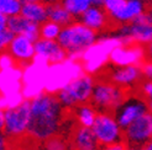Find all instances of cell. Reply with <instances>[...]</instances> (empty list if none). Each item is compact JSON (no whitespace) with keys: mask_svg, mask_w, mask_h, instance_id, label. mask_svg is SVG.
I'll return each instance as SVG.
<instances>
[{"mask_svg":"<svg viewBox=\"0 0 152 150\" xmlns=\"http://www.w3.org/2000/svg\"><path fill=\"white\" fill-rule=\"evenodd\" d=\"M61 4L72 15L73 19H79L93 5L92 0H62Z\"/></svg>","mask_w":152,"mask_h":150,"instance_id":"21","label":"cell"},{"mask_svg":"<svg viewBox=\"0 0 152 150\" xmlns=\"http://www.w3.org/2000/svg\"><path fill=\"white\" fill-rule=\"evenodd\" d=\"M143 10H145V6H143V3L141 0H127L124 9L121 10L119 16L116 17L115 22H118V24H130L137 16L145 12Z\"/></svg>","mask_w":152,"mask_h":150,"instance_id":"19","label":"cell"},{"mask_svg":"<svg viewBox=\"0 0 152 150\" xmlns=\"http://www.w3.org/2000/svg\"><path fill=\"white\" fill-rule=\"evenodd\" d=\"M35 53L36 58H39L51 65L62 64L68 59L66 50L59 46L57 41L40 38L39 41L35 42Z\"/></svg>","mask_w":152,"mask_h":150,"instance_id":"14","label":"cell"},{"mask_svg":"<svg viewBox=\"0 0 152 150\" xmlns=\"http://www.w3.org/2000/svg\"><path fill=\"white\" fill-rule=\"evenodd\" d=\"M145 59V49L140 44H129V46L115 47L109 56V61L115 66L141 65Z\"/></svg>","mask_w":152,"mask_h":150,"instance_id":"11","label":"cell"},{"mask_svg":"<svg viewBox=\"0 0 152 150\" xmlns=\"http://www.w3.org/2000/svg\"><path fill=\"white\" fill-rule=\"evenodd\" d=\"M41 1L43 4H46V5H51V4H56V3H61L62 0H41Z\"/></svg>","mask_w":152,"mask_h":150,"instance_id":"34","label":"cell"},{"mask_svg":"<svg viewBox=\"0 0 152 150\" xmlns=\"http://www.w3.org/2000/svg\"><path fill=\"white\" fill-rule=\"evenodd\" d=\"M147 57L148 59V62H152V42L148 43V46H147V49L145 50V58Z\"/></svg>","mask_w":152,"mask_h":150,"instance_id":"32","label":"cell"},{"mask_svg":"<svg viewBox=\"0 0 152 150\" xmlns=\"http://www.w3.org/2000/svg\"><path fill=\"white\" fill-rule=\"evenodd\" d=\"M127 96L125 89L111 84L108 80H100L94 84V89L90 97V105L98 111L110 113Z\"/></svg>","mask_w":152,"mask_h":150,"instance_id":"5","label":"cell"},{"mask_svg":"<svg viewBox=\"0 0 152 150\" xmlns=\"http://www.w3.org/2000/svg\"><path fill=\"white\" fill-rule=\"evenodd\" d=\"M22 4H26V3H35V1H41V0H20Z\"/></svg>","mask_w":152,"mask_h":150,"instance_id":"36","label":"cell"},{"mask_svg":"<svg viewBox=\"0 0 152 150\" xmlns=\"http://www.w3.org/2000/svg\"><path fill=\"white\" fill-rule=\"evenodd\" d=\"M6 52L11 61L18 63L21 68H27L36 58L35 43L24 36H15Z\"/></svg>","mask_w":152,"mask_h":150,"instance_id":"12","label":"cell"},{"mask_svg":"<svg viewBox=\"0 0 152 150\" xmlns=\"http://www.w3.org/2000/svg\"><path fill=\"white\" fill-rule=\"evenodd\" d=\"M20 15L25 20L41 26L43 22L47 21V5L42 1L22 4Z\"/></svg>","mask_w":152,"mask_h":150,"instance_id":"16","label":"cell"},{"mask_svg":"<svg viewBox=\"0 0 152 150\" xmlns=\"http://www.w3.org/2000/svg\"><path fill=\"white\" fill-rule=\"evenodd\" d=\"M126 150H142L141 148H136V146H129Z\"/></svg>","mask_w":152,"mask_h":150,"instance_id":"37","label":"cell"},{"mask_svg":"<svg viewBox=\"0 0 152 150\" xmlns=\"http://www.w3.org/2000/svg\"><path fill=\"white\" fill-rule=\"evenodd\" d=\"M124 138L129 146L142 148L152 140V115L146 113L124 129Z\"/></svg>","mask_w":152,"mask_h":150,"instance_id":"10","label":"cell"},{"mask_svg":"<svg viewBox=\"0 0 152 150\" xmlns=\"http://www.w3.org/2000/svg\"><path fill=\"white\" fill-rule=\"evenodd\" d=\"M7 28V17L5 16L4 14L0 12V31Z\"/></svg>","mask_w":152,"mask_h":150,"instance_id":"31","label":"cell"},{"mask_svg":"<svg viewBox=\"0 0 152 150\" xmlns=\"http://www.w3.org/2000/svg\"><path fill=\"white\" fill-rule=\"evenodd\" d=\"M31 119L27 134L31 138L46 141L57 136L64 118V108L56 94L40 91L30 100Z\"/></svg>","mask_w":152,"mask_h":150,"instance_id":"1","label":"cell"},{"mask_svg":"<svg viewBox=\"0 0 152 150\" xmlns=\"http://www.w3.org/2000/svg\"><path fill=\"white\" fill-rule=\"evenodd\" d=\"M19 36H24L27 40H30L32 43L40 40V25H36L34 22H30L27 20L24 21L21 27V31Z\"/></svg>","mask_w":152,"mask_h":150,"instance_id":"24","label":"cell"},{"mask_svg":"<svg viewBox=\"0 0 152 150\" xmlns=\"http://www.w3.org/2000/svg\"><path fill=\"white\" fill-rule=\"evenodd\" d=\"M74 150H98L99 143L90 128L78 127L73 133Z\"/></svg>","mask_w":152,"mask_h":150,"instance_id":"17","label":"cell"},{"mask_svg":"<svg viewBox=\"0 0 152 150\" xmlns=\"http://www.w3.org/2000/svg\"><path fill=\"white\" fill-rule=\"evenodd\" d=\"M4 125H5V117H4V110L0 108V133L4 132Z\"/></svg>","mask_w":152,"mask_h":150,"instance_id":"33","label":"cell"},{"mask_svg":"<svg viewBox=\"0 0 152 150\" xmlns=\"http://www.w3.org/2000/svg\"><path fill=\"white\" fill-rule=\"evenodd\" d=\"M146 113H148V107L145 97L140 95H127L125 100L114 110L113 116L120 128L124 131Z\"/></svg>","mask_w":152,"mask_h":150,"instance_id":"7","label":"cell"},{"mask_svg":"<svg viewBox=\"0 0 152 150\" xmlns=\"http://www.w3.org/2000/svg\"><path fill=\"white\" fill-rule=\"evenodd\" d=\"M74 110V117H75V121L79 124V127H84V128H92L94 122H95V118L98 112L96 110L90 105L88 103H83L77 106Z\"/></svg>","mask_w":152,"mask_h":150,"instance_id":"20","label":"cell"},{"mask_svg":"<svg viewBox=\"0 0 152 150\" xmlns=\"http://www.w3.org/2000/svg\"><path fill=\"white\" fill-rule=\"evenodd\" d=\"M121 46L129 44H148L152 42V14L143 12L130 24H125L113 35Z\"/></svg>","mask_w":152,"mask_h":150,"instance_id":"4","label":"cell"},{"mask_svg":"<svg viewBox=\"0 0 152 150\" xmlns=\"http://www.w3.org/2000/svg\"><path fill=\"white\" fill-rule=\"evenodd\" d=\"M0 69H1V68H0Z\"/></svg>","mask_w":152,"mask_h":150,"instance_id":"40","label":"cell"},{"mask_svg":"<svg viewBox=\"0 0 152 150\" xmlns=\"http://www.w3.org/2000/svg\"><path fill=\"white\" fill-rule=\"evenodd\" d=\"M141 92H142V96L147 99L146 102H147L148 112L152 115V81H146L145 84H142Z\"/></svg>","mask_w":152,"mask_h":150,"instance_id":"27","label":"cell"},{"mask_svg":"<svg viewBox=\"0 0 152 150\" xmlns=\"http://www.w3.org/2000/svg\"><path fill=\"white\" fill-rule=\"evenodd\" d=\"M126 149H127V146L123 141H120V143H114L110 145H106V146H104L103 150H126Z\"/></svg>","mask_w":152,"mask_h":150,"instance_id":"29","label":"cell"},{"mask_svg":"<svg viewBox=\"0 0 152 150\" xmlns=\"http://www.w3.org/2000/svg\"><path fill=\"white\" fill-rule=\"evenodd\" d=\"M94 84L95 81L92 75L82 73L59 87L56 96L64 110L75 108L79 105L88 103L90 101Z\"/></svg>","mask_w":152,"mask_h":150,"instance_id":"3","label":"cell"},{"mask_svg":"<svg viewBox=\"0 0 152 150\" xmlns=\"http://www.w3.org/2000/svg\"><path fill=\"white\" fill-rule=\"evenodd\" d=\"M142 78L141 65H127V66H115L113 65L108 71V81L123 89L135 86Z\"/></svg>","mask_w":152,"mask_h":150,"instance_id":"13","label":"cell"},{"mask_svg":"<svg viewBox=\"0 0 152 150\" xmlns=\"http://www.w3.org/2000/svg\"><path fill=\"white\" fill-rule=\"evenodd\" d=\"M142 150H148V149H146V148H142Z\"/></svg>","mask_w":152,"mask_h":150,"instance_id":"39","label":"cell"},{"mask_svg":"<svg viewBox=\"0 0 152 150\" xmlns=\"http://www.w3.org/2000/svg\"><path fill=\"white\" fill-rule=\"evenodd\" d=\"M42 150H67V145L61 138L53 137L45 141Z\"/></svg>","mask_w":152,"mask_h":150,"instance_id":"25","label":"cell"},{"mask_svg":"<svg viewBox=\"0 0 152 150\" xmlns=\"http://www.w3.org/2000/svg\"><path fill=\"white\" fill-rule=\"evenodd\" d=\"M4 117L5 125L3 133L6 136V138H19L27 134L30 119H31L30 100L19 101L16 105L5 108Z\"/></svg>","mask_w":152,"mask_h":150,"instance_id":"6","label":"cell"},{"mask_svg":"<svg viewBox=\"0 0 152 150\" xmlns=\"http://www.w3.org/2000/svg\"><path fill=\"white\" fill-rule=\"evenodd\" d=\"M143 148H146V149H148V150H152V140L150 141V143H148L146 146H143Z\"/></svg>","mask_w":152,"mask_h":150,"instance_id":"38","label":"cell"},{"mask_svg":"<svg viewBox=\"0 0 152 150\" xmlns=\"http://www.w3.org/2000/svg\"><path fill=\"white\" fill-rule=\"evenodd\" d=\"M0 150H7V139L4 133H0Z\"/></svg>","mask_w":152,"mask_h":150,"instance_id":"30","label":"cell"},{"mask_svg":"<svg viewBox=\"0 0 152 150\" xmlns=\"http://www.w3.org/2000/svg\"><path fill=\"white\" fill-rule=\"evenodd\" d=\"M78 22L94 32H100L109 25V16L106 15L103 6L92 5L89 9L78 19Z\"/></svg>","mask_w":152,"mask_h":150,"instance_id":"15","label":"cell"},{"mask_svg":"<svg viewBox=\"0 0 152 150\" xmlns=\"http://www.w3.org/2000/svg\"><path fill=\"white\" fill-rule=\"evenodd\" d=\"M141 71L142 75L146 79H148V81H152V62H145L141 64Z\"/></svg>","mask_w":152,"mask_h":150,"instance_id":"28","label":"cell"},{"mask_svg":"<svg viewBox=\"0 0 152 150\" xmlns=\"http://www.w3.org/2000/svg\"><path fill=\"white\" fill-rule=\"evenodd\" d=\"M104 1H105V0H92L93 5H98V6H102Z\"/></svg>","mask_w":152,"mask_h":150,"instance_id":"35","label":"cell"},{"mask_svg":"<svg viewBox=\"0 0 152 150\" xmlns=\"http://www.w3.org/2000/svg\"><path fill=\"white\" fill-rule=\"evenodd\" d=\"M61 26L53 24L51 21H46L40 26V38L48 41H57L61 33Z\"/></svg>","mask_w":152,"mask_h":150,"instance_id":"22","label":"cell"},{"mask_svg":"<svg viewBox=\"0 0 152 150\" xmlns=\"http://www.w3.org/2000/svg\"><path fill=\"white\" fill-rule=\"evenodd\" d=\"M90 129L95 136L99 145L103 146L120 143L124 138V131L120 128L111 113H105V112L98 113L95 122Z\"/></svg>","mask_w":152,"mask_h":150,"instance_id":"8","label":"cell"},{"mask_svg":"<svg viewBox=\"0 0 152 150\" xmlns=\"http://www.w3.org/2000/svg\"><path fill=\"white\" fill-rule=\"evenodd\" d=\"M47 21H51L53 24H57L61 27H66L74 22L72 15L68 12L64 6L61 3L47 5Z\"/></svg>","mask_w":152,"mask_h":150,"instance_id":"18","label":"cell"},{"mask_svg":"<svg viewBox=\"0 0 152 150\" xmlns=\"http://www.w3.org/2000/svg\"><path fill=\"white\" fill-rule=\"evenodd\" d=\"M98 41V33L80 22H72L71 25L62 27L57 38V42L66 50L71 61H80Z\"/></svg>","mask_w":152,"mask_h":150,"instance_id":"2","label":"cell"},{"mask_svg":"<svg viewBox=\"0 0 152 150\" xmlns=\"http://www.w3.org/2000/svg\"><path fill=\"white\" fill-rule=\"evenodd\" d=\"M118 46H121V44L114 36L105 37V38H99V41H98L84 54V57L82 58L86 61L87 71L94 73L98 69H100L106 63V61L109 59L110 52Z\"/></svg>","mask_w":152,"mask_h":150,"instance_id":"9","label":"cell"},{"mask_svg":"<svg viewBox=\"0 0 152 150\" xmlns=\"http://www.w3.org/2000/svg\"><path fill=\"white\" fill-rule=\"evenodd\" d=\"M22 3L20 0H0V12L6 17L18 16L21 12Z\"/></svg>","mask_w":152,"mask_h":150,"instance_id":"23","label":"cell"},{"mask_svg":"<svg viewBox=\"0 0 152 150\" xmlns=\"http://www.w3.org/2000/svg\"><path fill=\"white\" fill-rule=\"evenodd\" d=\"M15 35L9 31V30H3V31H0V53H4L5 50H7L9 48L11 41L14 40Z\"/></svg>","mask_w":152,"mask_h":150,"instance_id":"26","label":"cell"}]
</instances>
